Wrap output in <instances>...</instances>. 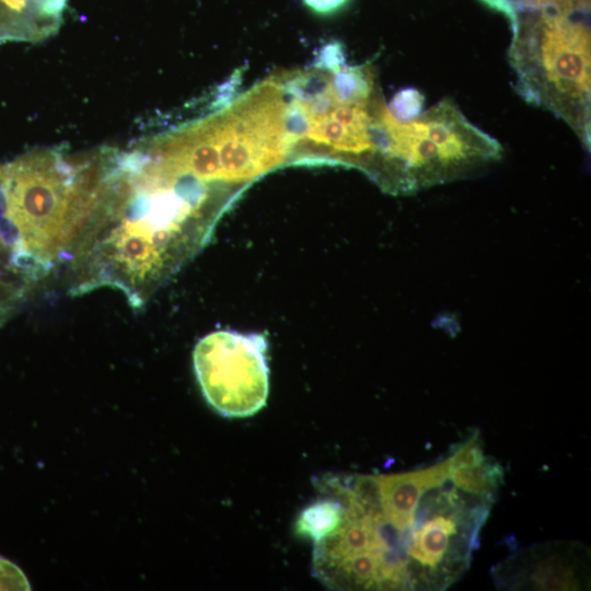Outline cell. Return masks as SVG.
Returning <instances> with one entry per match:
<instances>
[{
	"mask_svg": "<svg viewBox=\"0 0 591 591\" xmlns=\"http://www.w3.org/2000/svg\"><path fill=\"white\" fill-rule=\"evenodd\" d=\"M102 152L38 151L0 164L5 217L43 278L67 264L90 220L105 173Z\"/></svg>",
	"mask_w": 591,
	"mask_h": 591,
	"instance_id": "obj_1",
	"label": "cell"
},
{
	"mask_svg": "<svg viewBox=\"0 0 591 591\" xmlns=\"http://www.w3.org/2000/svg\"><path fill=\"white\" fill-rule=\"evenodd\" d=\"M578 12L517 20L509 60L525 101L564 119L590 146L591 37Z\"/></svg>",
	"mask_w": 591,
	"mask_h": 591,
	"instance_id": "obj_2",
	"label": "cell"
},
{
	"mask_svg": "<svg viewBox=\"0 0 591 591\" xmlns=\"http://www.w3.org/2000/svg\"><path fill=\"white\" fill-rule=\"evenodd\" d=\"M386 147L376 184L408 195L464 178L498 161L500 143L471 124L450 100L409 121L384 113Z\"/></svg>",
	"mask_w": 591,
	"mask_h": 591,
	"instance_id": "obj_3",
	"label": "cell"
},
{
	"mask_svg": "<svg viewBox=\"0 0 591 591\" xmlns=\"http://www.w3.org/2000/svg\"><path fill=\"white\" fill-rule=\"evenodd\" d=\"M267 341L260 334L216 331L202 337L193 352L194 370L209 406L223 417L244 418L267 402Z\"/></svg>",
	"mask_w": 591,
	"mask_h": 591,
	"instance_id": "obj_4",
	"label": "cell"
},
{
	"mask_svg": "<svg viewBox=\"0 0 591 591\" xmlns=\"http://www.w3.org/2000/svg\"><path fill=\"white\" fill-rule=\"evenodd\" d=\"M450 459L424 470L375 475L379 500L385 519L399 530H409L419 499L449 477Z\"/></svg>",
	"mask_w": 591,
	"mask_h": 591,
	"instance_id": "obj_5",
	"label": "cell"
},
{
	"mask_svg": "<svg viewBox=\"0 0 591 591\" xmlns=\"http://www.w3.org/2000/svg\"><path fill=\"white\" fill-rule=\"evenodd\" d=\"M459 505L451 517L433 514L429 521L421 522V525L413 526L406 553L412 560H416L421 569L429 568L437 570L440 564L445 560L447 554L451 552L453 559L464 566L466 559L455 553V535L457 534V522L485 518L483 508H470Z\"/></svg>",
	"mask_w": 591,
	"mask_h": 591,
	"instance_id": "obj_6",
	"label": "cell"
},
{
	"mask_svg": "<svg viewBox=\"0 0 591 591\" xmlns=\"http://www.w3.org/2000/svg\"><path fill=\"white\" fill-rule=\"evenodd\" d=\"M449 459L448 479L466 493L486 499L491 498L502 473L497 463L491 464L484 457L475 439L460 447Z\"/></svg>",
	"mask_w": 591,
	"mask_h": 591,
	"instance_id": "obj_7",
	"label": "cell"
},
{
	"mask_svg": "<svg viewBox=\"0 0 591 591\" xmlns=\"http://www.w3.org/2000/svg\"><path fill=\"white\" fill-rule=\"evenodd\" d=\"M536 556L535 564L530 565L526 580L540 590H576L580 587L576 559L564 551L554 549Z\"/></svg>",
	"mask_w": 591,
	"mask_h": 591,
	"instance_id": "obj_8",
	"label": "cell"
},
{
	"mask_svg": "<svg viewBox=\"0 0 591 591\" xmlns=\"http://www.w3.org/2000/svg\"><path fill=\"white\" fill-rule=\"evenodd\" d=\"M317 499L302 510L297 522L296 532L317 543L332 534L341 523L344 508L338 498L332 494Z\"/></svg>",
	"mask_w": 591,
	"mask_h": 591,
	"instance_id": "obj_9",
	"label": "cell"
},
{
	"mask_svg": "<svg viewBox=\"0 0 591 591\" xmlns=\"http://www.w3.org/2000/svg\"><path fill=\"white\" fill-rule=\"evenodd\" d=\"M332 91L341 104L369 103L380 91L371 66H343L332 72Z\"/></svg>",
	"mask_w": 591,
	"mask_h": 591,
	"instance_id": "obj_10",
	"label": "cell"
},
{
	"mask_svg": "<svg viewBox=\"0 0 591 591\" xmlns=\"http://www.w3.org/2000/svg\"><path fill=\"white\" fill-rule=\"evenodd\" d=\"M424 105L422 94L415 89H405L397 92L387 108L391 115L401 123L409 121L421 114Z\"/></svg>",
	"mask_w": 591,
	"mask_h": 591,
	"instance_id": "obj_11",
	"label": "cell"
},
{
	"mask_svg": "<svg viewBox=\"0 0 591 591\" xmlns=\"http://www.w3.org/2000/svg\"><path fill=\"white\" fill-rule=\"evenodd\" d=\"M23 571L12 561L0 556V590H30Z\"/></svg>",
	"mask_w": 591,
	"mask_h": 591,
	"instance_id": "obj_12",
	"label": "cell"
},
{
	"mask_svg": "<svg viewBox=\"0 0 591 591\" xmlns=\"http://www.w3.org/2000/svg\"><path fill=\"white\" fill-rule=\"evenodd\" d=\"M343 66H345L344 49L338 42H332L325 45L314 62L315 68L329 72H336Z\"/></svg>",
	"mask_w": 591,
	"mask_h": 591,
	"instance_id": "obj_13",
	"label": "cell"
},
{
	"mask_svg": "<svg viewBox=\"0 0 591 591\" xmlns=\"http://www.w3.org/2000/svg\"><path fill=\"white\" fill-rule=\"evenodd\" d=\"M533 5L545 7L558 12H575L589 10L590 0H521Z\"/></svg>",
	"mask_w": 591,
	"mask_h": 591,
	"instance_id": "obj_14",
	"label": "cell"
},
{
	"mask_svg": "<svg viewBox=\"0 0 591 591\" xmlns=\"http://www.w3.org/2000/svg\"><path fill=\"white\" fill-rule=\"evenodd\" d=\"M348 0H303L304 4L318 14H331L338 11Z\"/></svg>",
	"mask_w": 591,
	"mask_h": 591,
	"instance_id": "obj_15",
	"label": "cell"
},
{
	"mask_svg": "<svg viewBox=\"0 0 591 591\" xmlns=\"http://www.w3.org/2000/svg\"><path fill=\"white\" fill-rule=\"evenodd\" d=\"M493 9L503 13L510 21L512 30L514 28L518 15L513 7L507 0H482Z\"/></svg>",
	"mask_w": 591,
	"mask_h": 591,
	"instance_id": "obj_16",
	"label": "cell"
}]
</instances>
